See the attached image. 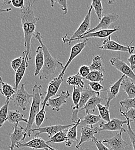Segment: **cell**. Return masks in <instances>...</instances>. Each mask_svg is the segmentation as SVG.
Returning a JSON list of instances; mask_svg holds the SVG:
<instances>
[{"label": "cell", "instance_id": "cell-1", "mask_svg": "<svg viewBox=\"0 0 135 150\" xmlns=\"http://www.w3.org/2000/svg\"><path fill=\"white\" fill-rule=\"evenodd\" d=\"M35 1H25V6L20 9V18L21 21L22 28L24 35V46L29 59L32 58L30 54L31 42L36 32L37 23L39 20L34 12V3Z\"/></svg>", "mask_w": 135, "mask_h": 150}, {"label": "cell", "instance_id": "cell-2", "mask_svg": "<svg viewBox=\"0 0 135 150\" xmlns=\"http://www.w3.org/2000/svg\"><path fill=\"white\" fill-rule=\"evenodd\" d=\"M35 38L38 40L39 43L42 47L45 57V62L41 74L40 75V80H49L52 78L60 69L63 70L64 65L57 58L53 57L50 54L47 46L42 41L43 38L41 34L37 32L34 35Z\"/></svg>", "mask_w": 135, "mask_h": 150}, {"label": "cell", "instance_id": "cell-3", "mask_svg": "<svg viewBox=\"0 0 135 150\" xmlns=\"http://www.w3.org/2000/svg\"><path fill=\"white\" fill-rule=\"evenodd\" d=\"M33 100L30 108L28 123L25 128L28 137L31 136V130L33 124L35 122V117L40 110V105L43 99V94L42 93V86L35 85L33 88Z\"/></svg>", "mask_w": 135, "mask_h": 150}, {"label": "cell", "instance_id": "cell-4", "mask_svg": "<svg viewBox=\"0 0 135 150\" xmlns=\"http://www.w3.org/2000/svg\"><path fill=\"white\" fill-rule=\"evenodd\" d=\"M27 82L21 84L19 89L16 90V93L14 94L10 100H12L15 105L20 107L23 111H25L28 105L30 103V99L33 97V94H28L25 89V85Z\"/></svg>", "mask_w": 135, "mask_h": 150}, {"label": "cell", "instance_id": "cell-5", "mask_svg": "<svg viewBox=\"0 0 135 150\" xmlns=\"http://www.w3.org/2000/svg\"><path fill=\"white\" fill-rule=\"evenodd\" d=\"M134 40L130 43V44L126 46L119 44L118 42H116L111 39V37L107 38L105 39L103 42L102 45L99 47V49L103 50H109V51H119L122 52H127L130 54H132L134 52L135 46H132Z\"/></svg>", "mask_w": 135, "mask_h": 150}, {"label": "cell", "instance_id": "cell-6", "mask_svg": "<svg viewBox=\"0 0 135 150\" xmlns=\"http://www.w3.org/2000/svg\"><path fill=\"white\" fill-rule=\"evenodd\" d=\"M8 134L11 143V145L9 146V148L11 150H13L15 148L17 147L20 143H23L27 136V133L25 128L19 125V124H16L13 125V132L8 133Z\"/></svg>", "mask_w": 135, "mask_h": 150}, {"label": "cell", "instance_id": "cell-7", "mask_svg": "<svg viewBox=\"0 0 135 150\" xmlns=\"http://www.w3.org/2000/svg\"><path fill=\"white\" fill-rule=\"evenodd\" d=\"M121 31V27L120 26H117L115 27L113 29H110V30H99L96 32L91 33H88L86 35H84L83 36H81L80 37L76 38L75 39L68 40L65 37H62V40L64 42V43H68L70 45L72 42L74 40H77L80 39H88L90 38H105L109 37L112 34L116 33V31ZM66 36V35H65Z\"/></svg>", "mask_w": 135, "mask_h": 150}, {"label": "cell", "instance_id": "cell-8", "mask_svg": "<svg viewBox=\"0 0 135 150\" xmlns=\"http://www.w3.org/2000/svg\"><path fill=\"white\" fill-rule=\"evenodd\" d=\"M128 121L115 118L107 122H102L98 128V131H122L127 132V129L123 128L124 124H127Z\"/></svg>", "mask_w": 135, "mask_h": 150}, {"label": "cell", "instance_id": "cell-9", "mask_svg": "<svg viewBox=\"0 0 135 150\" xmlns=\"http://www.w3.org/2000/svg\"><path fill=\"white\" fill-rule=\"evenodd\" d=\"M74 125V124H71L69 125H52V126H48V127H40L37 128H34L32 129L31 132H37L35 135V137L38 136L39 134L42 133H46L48 134L49 139H50L53 136H54L56 134H57L58 132L61 131H65L71 127H72Z\"/></svg>", "mask_w": 135, "mask_h": 150}, {"label": "cell", "instance_id": "cell-10", "mask_svg": "<svg viewBox=\"0 0 135 150\" xmlns=\"http://www.w3.org/2000/svg\"><path fill=\"white\" fill-rule=\"evenodd\" d=\"M110 62L117 70L123 74L127 77L135 81V74L132 69L120 58V54L117 57H113L110 59Z\"/></svg>", "mask_w": 135, "mask_h": 150}, {"label": "cell", "instance_id": "cell-11", "mask_svg": "<svg viewBox=\"0 0 135 150\" xmlns=\"http://www.w3.org/2000/svg\"><path fill=\"white\" fill-rule=\"evenodd\" d=\"M88 12L84 18V20L81 23V24L80 25L78 28L76 30V31L74 33L73 35L70 38H68L67 36L68 34L65 36V37L66 38V39L68 40L75 39L76 38L80 37L84 35L85 33L88 32L90 30V25H91V12L93 9V7L92 5H90V6H88Z\"/></svg>", "mask_w": 135, "mask_h": 150}, {"label": "cell", "instance_id": "cell-12", "mask_svg": "<svg viewBox=\"0 0 135 150\" xmlns=\"http://www.w3.org/2000/svg\"><path fill=\"white\" fill-rule=\"evenodd\" d=\"M122 131L116 133L115 135L111 139H105L103 143L108 145L110 147V150H124L125 147L129 145L122 137Z\"/></svg>", "mask_w": 135, "mask_h": 150}, {"label": "cell", "instance_id": "cell-13", "mask_svg": "<svg viewBox=\"0 0 135 150\" xmlns=\"http://www.w3.org/2000/svg\"><path fill=\"white\" fill-rule=\"evenodd\" d=\"M16 148H30L34 150L43 149L45 150L46 149H49L50 150H56L53 149V147L48 145L45 140L39 137H35L27 143H21Z\"/></svg>", "mask_w": 135, "mask_h": 150}, {"label": "cell", "instance_id": "cell-14", "mask_svg": "<svg viewBox=\"0 0 135 150\" xmlns=\"http://www.w3.org/2000/svg\"><path fill=\"white\" fill-rule=\"evenodd\" d=\"M88 40H89L88 39H86L83 42L77 43L76 44H75L74 46H72V47L71 48V54H70V56H69V58L67 62L64 65V68L62 71L61 72V74L59 75H58V76H57V77L58 79H61L64 77L68 66L72 62V60H74V59L75 58L78 54H80V53L83 51V50L86 47V46L87 43V42Z\"/></svg>", "mask_w": 135, "mask_h": 150}, {"label": "cell", "instance_id": "cell-15", "mask_svg": "<svg viewBox=\"0 0 135 150\" xmlns=\"http://www.w3.org/2000/svg\"><path fill=\"white\" fill-rule=\"evenodd\" d=\"M119 18V15L116 13H112L106 14L103 16L101 20L99 21V23L97 26L92 29H90L88 32L85 33L84 35H86L88 33H91L96 32L99 30H107V28L114 22H115ZM82 35V36H83Z\"/></svg>", "mask_w": 135, "mask_h": 150}, {"label": "cell", "instance_id": "cell-16", "mask_svg": "<svg viewBox=\"0 0 135 150\" xmlns=\"http://www.w3.org/2000/svg\"><path fill=\"white\" fill-rule=\"evenodd\" d=\"M70 96L69 91H63L58 97L54 99H50L46 103V106L51 108L53 110L59 112L63 110L61 106L66 103V99Z\"/></svg>", "mask_w": 135, "mask_h": 150}, {"label": "cell", "instance_id": "cell-17", "mask_svg": "<svg viewBox=\"0 0 135 150\" xmlns=\"http://www.w3.org/2000/svg\"><path fill=\"white\" fill-rule=\"evenodd\" d=\"M64 81L63 77L61 79H58L57 77H54L52 81H51L48 86L47 91L46 92V96L44 98L43 101L42 103V107L46 108V103L49 99H51L52 97L57 95L58 90Z\"/></svg>", "mask_w": 135, "mask_h": 150}, {"label": "cell", "instance_id": "cell-18", "mask_svg": "<svg viewBox=\"0 0 135 150\" xmlns=\"http://www.w3.org/2000/svg\"><path fill=\"white\" fill-rule=\"evenodd\" d=\"M99 132L98 128L93 127V126L87 125L81 127V137L78 143H77L76 148L78 149L81 145L85 142L93 141L95 137L94 135Z\"/></svg>", "mask_w": 135, "mask_h": 150}, {"label": "cell", "instance_id": "cell-19", "mask_svg": "<svg viewBox=\"0 0 135 150\" xmlns=\"http://www.w3.org/2000/svg\"><path fill=\"white\" fill-rule=\"evenodd\" d=\"M22 57H23V62L20 67L18 69V71L16 72L15 74V89L17 90L18 89V87L20 83L21 82L22 79L23 78L26 69L28 67V62H29V58L27 54V51L25 50L22 53Z\"/></svg>", "mask_w": 135, "mask_h": 150}, {"label": "cell", "instance_id": "cell-20", "mask_svg": "<svg viewBox=\"0 0 135 150\" xmlns=\"http://www.w3.org/2000/svg\"><path fill=\"white\" fill-rule=\"evenodd\" d=\"M125 77V75H122L119 79H118L115 83L112 84L109 87V88L107 90H106L107 97L106 98L107 102H106L105 105H106L107 106H110L111 101L117 96V95L119 92L121 83Z\"/></svg>", "mask_w": 135, "mask_h": 150}, {"label": "cell", "instance_id": "cell-21", "mask_svg": "<svg viewBox=\"0 0 135 150\" xmlns=\"http://www.w3.org/2000/svg\"><path fill=\"white\" fill-rule=\"evenodd\" d=\"M121 88L127 94L128 99L135 98V84L134 81L128 77H125L121 83Z\"/></svg>", "mask_w": 135, "mask_h": 150}, {"label": "cell", "instance_id": "cell-22", "mask_svg": "<svg viewBox=\"0 0 135 150\" xmlns=\"http://www.w3.org/2000/svg\"><path fill=\"white\" fill-rule=\"evenodd\" d=\"M104 99H107L101 98L100 96V94H97L90 99V100L87 102L85 106L83 108H82L80 111L85 110L86 114H89L91 112H95L96 108H97V105L98 104H101V102H102V101Z\"/></svg>", "mask_w": 135, "mask_h": 150}, {"label": "cell", "instance_id": "cell-23", "mask_svg": "<svg viewBox=\"0 0 135 150\" xmlns=\"http://www.w3.org/2000/svg\"><path fill=\"white\" fill-rule=\"evenodd\" d=\"M81 119L78 118V121L76 123L74 124V125L68 129L67 131V140L65 142V145L67 147H71L72 145L75 142H77V129L78 127L80 125V123L81 122Z\"/></svg>", "mask_w": 135, "mask_h": 150}, {"label": "cell", "instance_id": "cell-24", "mask_svg": "<svg viewBox=\"0 0 135 150\" xmlns=\"http://www.w3.org/2000/svg\"><path fill=\"white\" fill-rule=\"evenodd\" d=\"M35 76H37L39 74L41 70H42L44 62H45V57L43 48L41 46H38L36 50V56H35Z\"/></svg>", "mask_w": 135, "mask_h": 150}, {"label": "cell", "instance_id": "cell-25", "mask_svg": "<svg viewBox=\"0 0 135 150\" xmlns=\"http://www.w3.org/2000/svg\"><path fill=\"white\" fill-rule=\"evenodd\" d=\"M96 94L97 93L94 91H93L89 86L87 87L86 88H84V89L81 92L80 102L78 106V109L79 110V112H80L81 109L85 106V105H86L87 102L90 100V99Z\"/></svg>", "mask_w": 135, "mask_h": 150}, {"label": "cell", "instance_id": "cell-26", "mask_svg": "<svg viewBox=\"0 0 135 150\" xmlns=\"http://www.w3.org/2000/svg\"><path fill=\"white\" fill-rule=\"evenodd\" d=\"M7 121L15 125L22 121L28 123V119L25 118L24 114L20 113L19 110H9Z\"/></svg>", "mask_w": 135, "mask_h": 150}, {"label": "cell", "instance_id": "cell-27", "mask_svg": "<svg viewBox=\"0 0 135 150\" xmlns=\"http://www.w3.org/2000/svg\"><path fill=\"white\" fill-rule=\"evenodd\" d=\"M0 84H1V88L0 89L1 94L3 95L6 98V100H10L12 96L16 92L15 88L8 83L4 82L1 76Z\"/></svg>", "mask_w": 135, "mask_h": 150}, {"label": "cell", "instance_id": "cell-28", "mask_svg": "<svg viewBox=\"0 0 135 150\" xmlns=\"http://www.w3.org/2000/svg\"><path fill=\"white\" fill-rule=\"evenodd\" d=\"M101 119L102 118L99 115H97L89 113L84 116L83 120H81L79 126L81 127L87 125L93 126V125L96 124L99 121H100Z\"/></svg>", "mask_w": 135, "mask_h": 150}, {"label": "cell", "instance_id": "cell-29", "mask_svg": "<svg viewBox=\"0 0 135 150\" xmlns=\"http://www.w3.org/2000/svg\"><path fill=\"white\" fill-rule=\"evenodd\" d=\"M91 71H99L100 72H105V65L102 61V57L97 55L93 59L92 62L90 65Z\"/></svg>", "mask_w": 135, "mask_h": 150}, {"label": "cell", "instance_id": "cell-30", "mask_svg": "<svg viewBox=\"0 0 135 150\" xmlns=\"http://www.w3.org/2000/svg\"><path fill=\"white\" fill-rule=\"evenodd\" d=\"M84 79L79 75L78 73L75 75L69 76L66 79V83L68 84L77 87L84 88V82L83 81Z\"/></svg>", "mask_w": 135, "mask_h": 150}, {"label": "cell", "instance_id": "cell-31", "mask_svg": "<svg viewBox=\"0 0 135 150\" xmlns=\"http://www.w3.org/2000/svg\"><path fill=\"white\" fill-rule=\"evenodd\" d=\"M67 131L68 129L58 132L46 142L47 144L50 146V144L53 143H59L64 142L65 143L67 140Z\"/></svg>", "mask_w": 135, "mask_h": 150}, {"label": "cell", "instance_id": "cell-32", "mask_svg": "<svg viewBox=\"0 0 135 150\" xmlns=\"http://www.w3.org/2000/svg\"><path fill=\"white\" fill-rule=\"evenodd\" d=\"M97 108L99 112V115L100 116L101 118L106 121V122H109L110 119V111L109 110V106L106 105H102L101 104H98L97 105Z\"/></svg>", "mask_w": 135, "mask_h": 150}, {"label": "cell", "instance_id": "cell-33", "mask_svg": "<svg viewBox=\"0 0 135 150\" xmlns=\"http://www.w3.org/2000/svg\"><path fill=\"white\" fill-rule=\"evenodd\" d=\"M9 103L10 100H6L5 103L0 108V127H2L4 122L7 121Z\"/></svg>", "mask_w": 135, "mask_h": 150}, {"label": "cell", "instance_id": "cell-34", "mask_svg": "<svg viewBox=\"0 0 135 150\" xmlns=\"http://www.w3.org/2000/svg\"><path fill=\"white\" fill-rule=\"evenodd\" d=\"M84 79L90 81V82L102 83L104 80V74L99 71H91Z\"/></svg>", "mask_w": 135, "mask_h": 150}, {"label": "cell", "instance_id": "cell-35", "mask_svg": "<svg viewBox=\"0 0 135 150\" xmlns=\"http://www.w3.org/2000/svg\"><path fill=\"white\" fill-rule=\"evenodd\" d=\"M91 5L95 10L98 19L100 21L103 17L102 13L103 11L102 1L100 0H93L91 2Z\"/></svg>", "mask_w": 135, "mask_h": 150}, {"label": "cell", "instance_id": "cell-36", "mask_svg": "<svg viewBox=\"0 0 135 150\" xmlns=\"http://www.w3.org/2000/svg\"><path fill=\"white\" fill-rule=\"evenodd\" d=\"M124 117L126 118V120L128 121V123L127 124V132L128 133V134L129 135V137L131 140V145L133 148V150H135V133L132 129V127L131 126L130 120L127 117Z\"/></svg>", "mask_w": 135, "mask_h": 150}, {"label": "cell", "instance_id": "cell-37", "mask_svg": "<svg viewBox=\"0 0 135 150\" xmlns=\"http://www.w3.org/2000/svg\"><path fill=\"white\" fill-rule=\"evenodd\" d=\"M120 105L124 108L126 111H128L131 109H135V98L133 99H125L119 102Z\"/></svg>", "mask_w": 135, "mask_h": 150}, {"label": "cell", "instance_id": "cell-38", "mask_svg": "<svg viewBox=\"0 0 135 150\" xmlns=\"http://www.w3.org/2000/svg\"><path fill=\"white\" fill-rule=\"evenodd\" d=\"M45 108L42 107L40 112L37 114L35 119V124L38 128H40L42 125V123L45 121L46 111L45 110Z\"/></svg>", "mask_w": 135, "mask_h": 150}, {"label": "cell", "instance_id": "cell-39", "mask_svg": "<svg viewBox=\"0 0 135 150\" xmlns=\"http://www.w3.org/2000/svg\"><path fill=\"white\" fill-rule=\"evenodd\" d=\"M119 112L121 114V115L123 117H127L131 122H133L135 127V109H131L128 111H126L125 112H122L120 109Z\"/></svg>", "mask_w": 135, "mask_h": 150}, {"label": "cell", "instance_id": "cell-40", "mask_svg": "<svg viewBox=\"0 0 135 150\" xmlns=\"http://www.w3.org/2000/svg\"><path fill=\"white\" fill-rule=\"evenodd\" d=\"M88 86L91 88V90L94 92H95L97 94H100V93L101 91H106V90L104 88V87L102 85H101L100 83L89 82Z\"/></svg>", "mask_w": 135, "mask_h": 150}, {"label": "cell", "instance_id": "cell-41", "mask_svg": "<svg viewBox=\"0 0 135 150\" xmlns=\"http://www.w3.org/2000/svg\"><path fill=\"white\" fill-rule=\"evenodd\" d=\"M51 6L52 7L54 6V5L56 3H57L60 6L61 9L64 12V15H66L68 12V6H67V1L66 0H63V1H59V0H50V1Z\"/></svg>", "mask_w": 135, "mask_h": 150}, {"label": "cell", "instance_id": "cell-42", "mask_svg": "<svg viewBox=\"0 0 135 150\" xmlns=\"http://www.w3.org/2000/svg\"><path fill=\"white\" fill-rule=\"evenodd\" d=\"M22 62H23V57L22 56L15 58L11 61V65L12 68L13 69L15 72H16L18 69L20 67L22 64Z\"/></svg>", "mask_w": 135, "mask_h": 150}, {"label": "cell", "instance_id": "cell-43", "mask_svg": "<svg viewBox=\"0 0 135 150\" xmlns=\"http://www.w3.org/2000/svg\"><path fill=\"white\" fill-rule=\"evenodd\" d=\"M91 69L90 68V67H88L87 65H83L80 67L78 71V74L81 77H83L84 79H85L88 75L90 74Z\"/></svg>", "mask_w": 135, "mask_h": 150}, {"label": "cell", "instance_id": "cell-44", "mask_svg": "<svg viewBox=\"0 0 135 150\" xmlns=\"http://www.w3.org/2000/svg\"><path fill=\"white\" fill-rule=\"evenodd\" d=\"M93 142L95 143V145L96 146L98 150H110L102 142L98 140L95 137L94 138Z\"/></svg>", "mask_w": 135, "mask_h": 150}, {"label": "cell", "instance_id": "cell-45", "mask_svg": "<svg viewBox=\"0 0 135 150\" xmlns=\"http://www.w3.org/2000/svg\"><path fill=\"white\" fill-rule=\"evenodd\" d=\"M11 4L12 5L18 8H24L25 6V1L24 0H12Z\"/></svg>", "mask_w": 135, "mask_h": 150}, {"label": "cell", "instance_id": "cell-46", "mask_svg": "<svg viewBox=\"0 0 135 150\" xmlns=\"http://www.w3.org/2000/svg\"><path fill=\"white\" fill-rule=\"evenodd\" d=\"M128 61L130 64V68L132 71L135 69V54H131L128 58Z\"/></svg>", "mask_w": 135, "mask_h": 150}, {"label": "cell", "instance_id": "cell-47", "mask_svg": "<svg viewBox=\"0 0 135 150\" xmlns=\"http://www.w3.org/2000/svg\"><path fill=\"white\" fill-rule=\"evenodd\" d=\"M12 10V8H7V9H1L0 8V14L1 13H2L4 12H9Z\"/></svg>", "mask_w": 135, "mask_h": 150}, {"label": "cell", "instance_id": "cell-48", "mask_svg": "<svg viewBox=\"0 0 135 150\" xmlns=\"http://www.w3.org/2000/svg\"><path fill=\"white\" fill-rule=\"evenodd\" d=\"M3 2H4V5H9V4H11L12 1H3Z\"/></svg>", "mask_w": 135, "mask_h": 150}, {"label": "cell", "instance_id": "cell-49", "mask_svg": "<svg viewBox=\"0 0 135 150\" xmlns=\"http://www.w3.org/2000/svg\"><path fill=\"white\" fill-rule=\"evenodd\" d=\"M113 2H115V1H109V2H108V3H109V4H113Z\"/></svg>", "mask_w": 135, "mask_h": 150}, {"label": "cell", "instance_id": "cell-50", "mask_svg": "<svg viewBox=\"0 0 135 150\" xmlns=\"http://www.w3.org/2000/svg\"><path fill=\"white\" fill-rule=\"evenodd\" d=\"M88 150V149H80V150Z\"/></svg>", "mask_w": 135, "mask_h": 150}, {"label": "cell", "instance_id": "cell-51", "mask_svg": "<svg viewBox=\"0 0 135 150\" xmlns=\"http://www.w3.org/2000/svg\"><path fill=\"white\" fill-rule=\"evenodd\" d=\"M45 150H50L49 149H46Z\"/></svg>", "mask_w": 135, "mask_h": 150}, {"label": "cell", "instance_id": "cell-52", "mask_svg": "<svg viewBox=\"0 0 135 150\" xmlns=\"http://www.w3.org/2000/svg\"><path fill=\"white\" fill-rule=\"evenodd\" d=\"M1 128V127H0V128Z\"/></svg>", "mask_w": 135, "mask_h": 150}]
</instances>
